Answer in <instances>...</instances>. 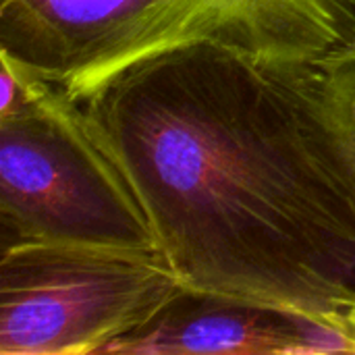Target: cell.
<instances>
[{"mask_svg":"<svg viewBox=\"0 0 355 355\" xmlns=\"http://www.w3.org/2000/svg\"><path fill=\"white\" fill-rule=\"evenodd\" d=\"M79 102L187 289L349 322L355 166L316 60L200 42Z\"/></svg>","mask_w":355,"mask_h":355,"instance_id":"obj_1","label":"cell"},{"mask_svg":"<svg viewBox=\"0 0 355 355\" xmlns=\"http://www.w3.org/2000/svg\"><path fill=\"white\" fill-rule=\"evenodd\" d=\"M200 42L314 62L355 42V0H0V52L73 100Z\"/></svg>","mask_w":355,"mask_h":355,"instance_id":"obj_2","label":"cell"},{"mask_svg":"<svg viewBox=\"0 0 355 355\" xmlns=\"http://www.w3.org/2000/svg\"><path fill=\"white\" fill-rule=\"evenodd\" d=\"M0 64L2 243L160 250L137 191L83 104L2 52Z\"/></svg>","mask_w":355,"mask_h":355,"instance_id":"obj_3","label":"cell"},{"mask_svg":"<svg viewBox=\"0 0 355 355\" xmlns=\"http://www.w3.org/2000/svg\"><path fill=\"white\" fill-rule=\"evenodd\" d=\"M185 291L160 250L6 241L0 355H102Z\"/></svg>","mask_w":355,"mask_h":355,"instance_id":"obj_4","label":"cell"},{"mask_svg":"<svg viewBox=\"0 0 355 355\" xmlns=\"http://www.w3.org/2000/svg\"><path fill=\"white\" fill-rule=\"evenodd\" d=\"M355 354L352 322L187 289L150 324L102 355Z\"/></svg>","mask_w":355,"mask_h":355,"instance_id":"obj_5","label":"cell"},{"mask_svg":"<svg viewBox=\"0 0 355 355\" xmlns=\"http://www.w3.org/2000/svg\"><path fill=\"white\" fill-rule=\"evenodd\" d=\"M329 119L355 166V42L316 60Z\"/></svg>","mask_w":355,"mask_h":355,"instance_id":"obj_6","label":"cell"},{"mask_svg":"<svg viewBox=\"0 0 355 355\" xmlns=\"http://www.w3.org/2000/svg\"><path fill=\"white\" fill-rule=\"evenodd\" d=\"M349 322H352V329H354V335H355V310L349 314Z\"/></svg>","mask_w":355,"mask_h":355,"instance_id":"obj_7","label":"cell"}]
</instances>
